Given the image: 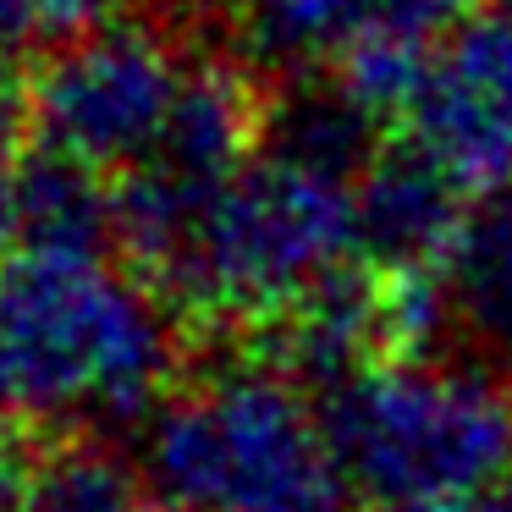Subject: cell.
Listing matches in <instances>:
<instances>
[{"instance_id": "cell-1", "label": "cell", "mask_w": 512, "mask_h": 512, "mask_svg": "<svg viewBox=\"0 0 512 512\" xmlns=\"http://www.w3.org/2000/svg\"><path fill=\"white\" fill-rule=\"evenodd\" d=\"M171 386V309L116 254L17 248L0 265V430L94 441L149 424Z\"/></svg>"}, {"instance_id": "cell-2", "label": "cell", "mask_w": 512, "mask_h": 512, "mask_svg": "<svg viewBox=\"0 0 512 512\" xmlns=\"http://www.w3.org/2000/svg\"><path fill=\"white\" fill-rule=\"evenodd\" d=\"M138 479L166 512H353L325 402L270 353L171 386L138 435Z\"/></svg>"}, {"instance_id": "cell-3", "label": "cell", "mask_w": 512, "mask_h": 512, "mask_svg": "<svg viewBox=\"0 0 512 512\" xmlns=\"http://www.w3.org/2000/svg\"><path fill=\"white\" fill-rule=\"evenodd\" d=\"M353 501L408 512L512 485V386L474 364L380 358L325 397Z\"/></svg>"}, {"instance_id": "cell-4", "label": "cell", "mask_w": 512, "mask_h": 512, "mask_svg": "<svg viewBox=\"0 0 512 512\" xmlns=\"http://www.w3.org/2000/svg\"><path fill=\"white\" fill-rule=\"evenodd\" d=\"M353 259V182L265 144L215 193L160 292L199 320L276 325Z\"/></svg>"}, {"instance_id": "cell-5", "label": "cell", "mask_w": 512, "mask_h": 512, "mask_svg": "<svg viewBox=\"0 0 512 512\" xmlns=\"http://www.w3.org/2000/svg\"><path fill=\"white\" fill-rule=\"evenodd\" d=\"M188 67L155 23L116 17L45 56L28 78V127L39 149L122 182L160 149Z\"/></svg>"}, {"instance_id": "cell-6", "label": "cell", "mask_w": 512, "mask_h": 512, "mask_svg": "<svg viewBox=\"0 0 512 512\" xmlns=\"http://www.w3.org/2000/svg\"><path fill=\"white\" fill-rule=\"evenodd\" d=\"M402 127L468 199L512 193V12L463 17L435 45Z\"/></svg>"}, {"instance_id": "cell-7", "label": "cell", "mask_w": 512, "mask_h": 512, "mask_svg": "<svg viewBox=\"0 0 512 512\" xmlns=\"http://www.w3.org/2000/svg\"><path fill=\"white\" fill-rule=\"evenodd\" d=\"M358 265L375 276H435L468 221V193L413 138L380 144L353 182Z\"/></svg>"}, {"instance_id": "cell-8", "label": "cell", "mask_w": 512, "mask_h": 512, "mask_svg": "<svg viewBox=\"0 0 512 512\" xmlns=\"http://www.w3.org/2000/svg\"><path fill=\"white\" fill-rule=\"evenodd\" d=\"M468 0H243V45L259 67L331 72L369 45H441Z\"/></svg>"}, {"instance_id": "cell-9", "label": "cell", "mask_w": 512, "mask_h": 512, "mask_svg": "<svg viewBox=\"0 0 512 512\" xmlns=\"http://www.w3.org/2000/svg\"><path fill=\"white\" fill-rule=\"evenodd\" d=\"M446 336H463L490 375L512 380V193L474 199L452 254L435 270Z\"/></svg>"}, {"instance_id": "cell-10", "label": "cell", "mask_w": 512, "mask_h": 512, "mask_svg": "<svg viewBox=\"0 0 512 512\" xmlns=\"http://www.w3.org/2000/svg\"><path fill=\"white\" fill-rule=\"evenodd\" d=\"M23 248L50 254H116V182L50 149H28Z\"/></svg>"}, {"instance_id": "cell-11", "label": "cell", "mask_w": 512, "mask_h": 512, "mask_svg": "<svg viewBox=\"0 0 512 512\" xmlns=\"http://www.w3.org/2000/svg\"><path fill=\"white\" fill-rule=\"evenodd\" d=\"M28 512H149V490L100 441H61L28 474Z\"/></svg>"}, {"instance_id": "cell-12", "label": "cell", "mask_w": 512, "mask_h": 512, "mask_svg": "<svg viewBox=\"0 0 512 512\" xmlns=\"http://www.w3.org/2000/svg\"><path fill=\"white\" fill-rule=\"evenodd\" d=\"M23 171L28 155L17 149V133L0 127V265L23 248Z\"/></svg>"}, {"instance_id": "cell-13", "label": "cell", "mask_w": 512, "mask_h": 512, "mask_svg": "<svg viewBox=\"0 0 512 512\" xmlns=\"http://www.w3.org/2000/svg\"><path fill=\"white\" fill-rule=\"evenodd\" d=\"M23 45H45L39 39V6L34 0H0V56H17Z\"/></svg>"}, {"instance_id": "cell-14", "label": "cell", "mask_w": 512, "mask_h": 512, "mask_svg": "<svg viewBox=\"0 0 512 512\" xmlns=\"http://www.w3.org/2000/svg\"><path fill=\"white\" fill-rule=\"evenodd\" d=\"M28 474L34 463H23V452L0 435V512H28Z\"/></svg>"}, {"instance_id": "cell-15", "label": "cell", "mask_w": 512, "mask_h": 512, "mask_svg": "<svg viewBox=\"0 0 512 512\" xmlns=\"http://www.w3.org/2000/svg\"><path fill=\"white\" fill-rule=\"evenodd\" d=\"M408 512H512V485H490V490H468V496H441Z\"/></svg>"}, {"instance_id": "cell-16", "label": "cell", "mask_w": 512, "mask_h": 512, "mask_svg": "<svg viewBox=\"0 0 512 512\" xmlns=\"http://www.w3.org/2000/svg\"><path fill=\"white\" fill-rule=\"evenodd\" d=\"M149 512H166V507H155V501H149Z\"/></svg>"}, {"instance_id": "cell-17", "label": "cell", "mask_w": 512, "mask_h": 512, "mask_svg": "<svg viewBox=\"0 0 512 512\" xmlns=\"http://www.w3.org/2000/svg\"><path fill=\"white\" fill-rule=\"evenodd\" d=\"M507 12H512V6H507Z\"/></svg>"}]
</instances>
